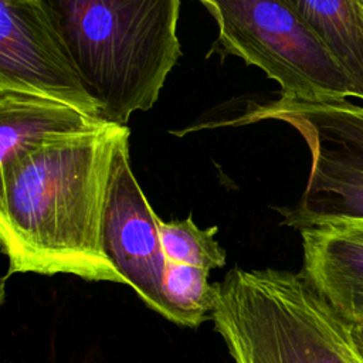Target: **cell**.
<instances>
[{
  "label": "cell",
  "mask_w": 363,
  "mask_h": 363,
  "mask_svg": "<svg viewBox=\"0 0 363 363\" xmlns=\"http://www.w3.org/2000/svg\"><path fill=\"white\" fill-rule=\"evenodd\" d=\"M122 125L47 139L0 166V241L7 275H74L125 284L104 248L113 159Z\"/></svg>",
  "instance_id": "6da1fadb"
},
{
  "label": "cell",
  "mask_w": 363,
  "mask_h": 363,
  "mask_svg": "<svg viewBox=\"0 0 363 363\" xmlns=\"http://www.w3.org/2000/svg\"><path fill=\"white\" fill-rule=\"evenodd\" d=\"M104 122L149 111L182 55L180 0H38Z\"/></svg>",
  "instance_id": "7a4b0ae2"
},
{
  "label": "cell",
  "mask_w": 363,
  "mask_h": 363,
  "mask_svg": "<svg viewBox=\"0 0 363 363\" xmlns=\"http://www.w3.org/2000/svg\"><path fill=\"white\" fill-rule=\"evenodd\" d=\"M211 320L234 363H362L349 326L301 272L233 267Z\"/></svg>",
  "instance_id": "3957f363"
},
{
  "label": "cell",
  "mask_w": 363,
  "mask_h": 363,
  "mask_svg": "<svg viewBox=\"0 0 363 363\" xmlns=\"http://www.w3.org/2000/svg\"><path fill=\"white\" fill-rule=\"evenodd\" d=\"M199 1L216 18L223 50L277 81L279 99L337 102L352 96L336 60L285 0Z\"/></svg>",
  "instance_id": "277c9868"
},
{
  "label": "cell",
  "mask_w": 363,
  "mask_h": 363,
  "mask_svg": "<svg viewBox=\"0 0 363 363\" xmlns=\"http://www.w3.org/2000/svg\"><path fill=\"white\" fill-rule=\"evenodd\" d=\"M279 119L295 128L311 152V172L298 203L281 207L282 224L298 231L363 218V105L284 101L248 109L225 125Z\"/></svg>",
  "instance_id": "5b68a950"
},
{
  "label": "cell",
  "mask_w": 363,
  "mask_h": 363,
  "mask_svg": "<svg viewBox=\"0 0 363 363\" xmlns=\"http://www.w3.org/2000/svg\"><path fill=\"white\" fill-rule=\"evenodd\" d=\"M129 139L113 159L105 214L104 248L136 295L162 318L180 325V318L164 295L163 252L157 217L145 197L129 163Z\"/></svg>",
  "instance_id": "8992f818"
},
{
  "label": "cell",
  "mask_w": 363,
  "mask_h": 363,
  "mask_svg": "<svg viewBox=\"0 0 363 363\" xmlns=\"http://www.w3.org/2000/svg\"><path fill=\"white\" fill-rule=\"evenodd\" d=\"M0 89L48 96L101 119L38 0H0Z\"/></svg>",
  "instance_id": "52a82bcc"
},
{
  "label": "cell",
  "mask_w": 363,
  "mask_h": 363,
  "mask_svg": "<svg viewBox=\"0 0 363 363\" xmlns=\"http://www.w3.org/2000/svg\"><path fill=\"white\" fill-rule=\"evenodd\" d=\"M301 275L347 325L363 323V218L299 231Z\"/></svg>",
  "instance_id": "ba28073f"
},
{
  "label": "cell",
  "mask_w": 363,
  "mask_h": 363,
  "mask_svg": "<svg viewBox=\"0 0 363 363\" xmlns=\"http://www.w3.org/2000/svg\"><path fill=\"white\" fill-rule=\"evenodd\" d=\"M102 123L65 102L0 89V166L47 139L89 130Z\"/></svg>",
  "instance_id": "9c48e42d"
},
{
  "label": "cell",
  "mask_w": 363,
  "mask_h": 363,
  "mask_svg": "<svg viewBox=\"0 0 363 363\" xmlns=\"http://www.w3.org/2000/svg\"><path fill=\"white\" fill-rule=\"evenodd\" d=\"M345 72L350 95L363 102L362 0H285Z\"/></svg>",
  "instance_id": "30bf717a"
},
{
  "label": "cell",
  "mask_w": 363,
  "mask_h": 363,
  "mask_svg": "<svg viewBox=\"0 0 363 363\" xmlns=\"http://www.w3.org/2000/svg\"><path fill=\"white\" fill-rule=\"evenodd\" d=\"M210 271L187 264L166 262L164 295L180 318V326L196 329L211 319L218 282H208Z\"/></svg>",
  "instance_id": "8fae6325"
},
{
  "label": "cell",
  "mask_w": 363,
  "mask_h": 363,
  "mask_svg": "<svg viewBox=\"0 0 363 363\" xmlns=\"http://www.w3.org/2000/svg\"><path fill=\"white\" fill-rule=\"evenodd\" d=\"M159 234L167 261L206 268L208 271L225 265V250L216 240V225L201 230L191 214L184 220L163 221L157 217Z\"/></svg>",
  "instance_id": "7c38bea8"
},
{
  "label": "cell",
  "mask_w": 363,
  "mask_h": 363,
  "mask_svg": "<svg viewBox=\"0 0 363 363\" xmlns=\"http://www.w3.org/2000/svg\"><path fill=\"white\" fill-rule=\"evenodd\" d=\"M349 335H350L352 345L356 350V354L359 356L360 362L363 363V323L349 326Z\"/></svg>",
  "instance_id": "4fadbf2b"
},
{
  "label": "cell",
  "mask_w": 363,
  "mask_h": 363,
  "mask_svg": "<svg viewBox=\"0 0 363 363\" xmlns=\"http://www.w3.org/2000/svg\"><path fill=\"white\" fill-rule=\"evenodd\" d=\"M362 7H363V0H362Z\"/></svg>",
  "instance_id": "5bb4252c"
}]
</instances>
